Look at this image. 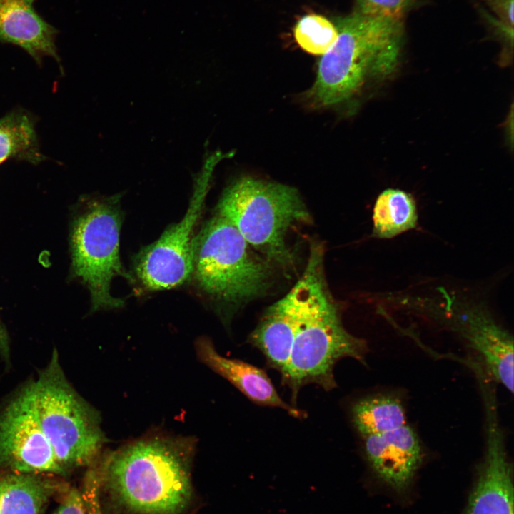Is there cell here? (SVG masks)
I'll list each match as a JSON object with an SVG mask.
<instances>
[{
    "label": "cell",
    "instance_id": "obj_1",
    "mask_svg": "<svg viewBox=\"0 0 514 514\" xmlns=\"http://www.w3.org/2000/svg\"><path fill=\"white\" fill-rule=\"evenodd\" d=\"M323 252L311 251L296 290V324L288 361L281 373L296 402L299 390L314 383L326 390L336 387L333 367L346 357L366 363L367 343L343 326L323 275Z\"/></svg>",
    "mask_w": 514,
    "mask_h": 514
},
{
    "label": "cell",
    "instance_id": "obj_2",
    "mask_svg": "<svg viewBox=\"0 0 514 514\" xmlns=\"http://www.w3.org/2000/svg\"><path fill=\"white\" fill-rule=\"evenodd\" d=\"M190 437L148 436L106 455L101 474L126 506L141 514H178L190 501Z\"/></svg>",
    "mask_w": 514,
    "mask_h": 514
},
{
    "label": "cell",
    "instance_id": "obj_3",
    "mask_svg": "<svg viewBox=\"0 0 514 514\" xmlns=\"http://www.w3.org/2000/svg\"><path fill=\"white\" fill-rule=\"evenodd\" d=\"M338 36L321 59L307 99L316 107H328L354 96L368 78L383 79L400 59V20L359 11L337 20Z\"/></svg>",
    "mask_w": 514,
    "mask_h": 514
},
{
    "label": "cell",
    "instance_id": "obj_4",
    "mask_svg": "<svg viewBox=\"0 0 514 514\" xmlns=\"http://www.w3.org/2000/svg\"><path fill=\"white\" fill-rule=\"evenodd\" d=\"M217 211L256 252L283 267L291 266L294 259L286 243L288 231L310 218L296 188L252 177L231 183L223 191Z\"/></svg>",
    "mask_w": 514,
    "mask_h": 514
},
{
    "label": "cell",
    "instance_id": "obj_5",
    "mask_svg": "<svg viewBox=\"0 0 514 514\" xmlns=\"http://www.w3.org/2000/svg\"><path fill=\"white\" fill-rule=\"evenodd\" d=\"M32 383L39 420L59 465L66 472L93 463L106 441L100 416L69 383L56 350Z\"/></svg>",
    "mask_w": 514,
    "mask_h": 514
},
{
    "label": "cell",
    "instance_id": "obj_6",
    "mask_svg": "<svg viewBox=\"0 0 514 514\" xmlns=\"http://www.w3.org/2000/svg\"><path fill=\"white\" fill-rule=\"evenodd\" d=\"M192 274L207 295L237 304L263 293L271 276L270 263L258 256L238 231L217 215L195 236Z\"/></svg>",
    "mask_w": 514,
    "mask_h": 514
},
{
    "label": "cell",
    "instance_id": "obj_7",
    "mask_svg": "<svg viewBox=\"0 0 514 514\" xmlns=\"http://www.w3.org/2000/svg\"><path fill=\"white\" fill-rule=\"evenodd\" d=\"M120 195L90 200L74 222L72 269L90 291L92 311L121 308L124 302L111 293L116 277L133 280L119 254L122 223Z\"/></svg>",
    "mask_w": 514,
    "mask_h": 514
},
{
    "label": "cell",
    "instance_id": "obj_8",
    "mask_svg": "<svg viewBox=\"0 0 514 514\" xmlns=\"http://www.w3.org/2000/svg\"><path fill=\"white\" fill-rule=\"evenodd\" d=\"M232 153L216 152L203 165L184 216L138 254L135 269L142 284L152 291L178 286L192 275L194 228L202 211L215 166Z\"/></svg>",
    "mask_w": 514,
    "mask_h": 514
},
{
    "label": "cell",
    "instance_id": "obj_9",
    "mask_svg": "<svg viewBox=\"0 0 514 514\" xmlns=\"http://www.w3.org/2000/svg\"><path fill=\"white\" fill-rule=\"evenodd\" d=\"M64 475L40 425L33 383L21 389L0 414V471Z\"/></svg>",
    "mask_w": 514,
    "mask_h": 514
},
{
    "label": "cell",
    "instance_id": "obj_10",
    "mask_svg": "<svg viewBox=\"0 0 514 514\" xmlns=\"http://www.w3.org/2000/svg\"><path fill=\"white\" fill-rule=\"evenodd\" d=\"M486 415L485 455L463 514H513V466L492 386L480 387Z\"/></svg>",
    "mask_w": 514,
    "mask_h": 514
},
{
    "label": "cell",
    "instance_id": "obj_11",
    "mask_svg": "<svg viewBox=\"0 0 514 514\" xmlns=\"http://www.w3.org/2000/svg\"><path fill=\"white\" fill-rule=\"evenodd\" d=\"M475 356L476 364L493 382L513 393V336L483 309L471 307L450 319Z\"/></svg>",
    "mask_w": 514,
    "mask_h": 514
},
{
    "label": "cell",
    "instance_id": "obj_12",
    "mask_svg": "<svg viewBox=\"0 0 514 514\" xmlns=\"http://www.w3.org/2000/svg\"><path fill=\"white\" fill-rule=\"evenodd\" d=\"M362 438L367 460L376 475L393 490L404 492L423 460L422 446L414 429L407 423Z\"/></svg>",
    "mask_w": 514,
    "mask_h": 514
},
{
    "label": "cell",
    "instance_id": "obj_13",
    "mask_svg": "<svg viewBox=\"0 0 514 514\" xmlns=\"http://www.w3.org/2000/svg\"><path fill=\"white\" fill-rule=\"evenodd\" d=\"M195 347L202 363L227 379L252 401L283 409L296 418L304 417L301 410L283 400L264 371L242 361L222 356L208 338H199Z\"/></svg>",
    "mask_w": 514,
    "mask_h": 514
},
{
    "label": "cell",
    "instance_id": "obj_14",
    "mask_svg": "<svg viewBox=\"0 0 514 514\" xmlns=\"http://www.w3.org/2000/svg\"><path fill=\"white\" fill-rule=\"evenodd\" d=\"M35 0H0V41L17 45L39 61L44 56L59 60L56 30L35 11Z\"/></svg>",
    "mask_w": 514,
    "mask_h": 514
},
{
    "label": "cell",
    "instance_id": "obj_15",
    "mask_svg": "<svg viewBox=\"0 0 514 514\" xmlns=\"http://www.w3.org/2000/svg\"><path fill=\"white\" fill-rule=\"evenodd\" d=\"M296 290H291L264 313L249 336V342L261 351L271 366L281 373L288 361L296 331Z\"/></svg>",
    "mask_w": 514,
    "mask_h": 514
},
{
    "label": "cell",
    "instance_id": "obj_16",
    "mask_svg": "<svg viewBox=\"0 0 514 514\" xmlns=\"http://www.w3.org/2000/svg\"><path fill=\"white\" fill-rule=\"evenodd\" d=\"M55 485L37 474L0 477V514H40Z\"/></svg>",
    "mask_w": 514,
    "mask_h": 514
},
{
    "label": "cell",
    "instance_id": "obj_17",
    "mask_svg": "<svg viewBox=\"0 0 514 514\" xmlns=\"http://www.w3.org/2000/svg\"><path fill=\"white\" fill-rule=\"evenodd\" d=\"M418 211L414 198L400 189L388 188L376 198L373 213L374 236L391 238L415 228Z\"/></svg>",
    "mask_w": 514,
    "mask_h": 514
},
{
    "label": "cell",
    "instance_id": "obj_18",
    "mask_svg": "<svg viewBox=\"0 0 514 514\" xmlns=\"http://www.w3.org/2000/svg\"><path fill=\"white\" fill-rule=\"evenodd\" d=\"M353 419L361 435L386 433L407 424L401 400L389 395L371 396L358 401L352 409Z\"/></svg>",
    "mask_w": 514,
    "mask_h": 514
},
{
    "label": "cell",
    "instance_id": "obj_19",
    "mask_svg": "<svg viewBox=\"0 0 514 514\" xmlns=\"http://www.w3.org/2000/svg\"><path fill=\"white\" fill-rule=\"evenodd\" d=\"M11 157L34 163L41 160L34 124L27 115L20 113L0 119V164Z\"/></svg>",
    "mask_w": 514,
    "mask_h": 514
},
{
    "label": "cell",
    "instance_id": "obj_20",
    "mask_svg": "<svg viewBox=\"0 0 514 514\" xmlns=\"http://www.w3.org/2000/svg\"><path fill=\"white\" fill-rule=\"evenodd\" d=\"M294 36L303 50L322 56L336 41L338 30L326 17L311 14L298 20L294 28Z\"/></svg>",
    "mask_w": 514,
    "mask_h": 514
},
{
    "label": "cell",
    "instance_id": "obj_21",
    "mask_svg": "<svg viewBox=\"0 0 514 514\" xmlns=\"http://www.w3.org/2000/svg\"><path fill=\"white\" fill-rule=\"evenodd\" d=\"M359 12L400 20L412 0H358Z\"/></svg>",
    "mask_w": 514,
    "mask_h": 514
},
{
    "label": "cell",
    "instance_id": "obj_22",
    "mask_svg": "<svg viewBox=\"0 0 514 514\" xmlns=\"http://www.w3.org/2000/svg\"><path fill=\"white\" fill-rule=\"evenodd\" d=\"M495 18H490L493 24L503 36L513 44V0H485Z\"/></svg>",
    "mask_w": 514,
    "mask_h": 514
},
{
    "label": "cell",
    "instance_id": "obj_23",
    "mask_svg": "<svg viewBox=\"0 0 514 514\" xmlns=\"http://www.w3.org/2000/svg\"><path fill=\"white\" fill-rule=\"evenodd\" d=\"M86 502L74 488L69 490L54 514H87Z\"/></svg>",
    "mask_w": 514,
    "mask_h": 514
},
{
    "label": "cell",
    "instance_id": "obj_24",
    "mask_svg": "<svg viewBox=\"0 0 514 514\" xmlns=\"http://www.w3.org/2000/svg\"><path fill=\"white\" fill-rule=\"evenodd\" d=\"M91 495H89V500H88L89 506L87 507L89 510V514H101L96 495V490H91Z\"/></svg>",
    "mask_w": 514,
    "mask_h": 514
}]
</instances>
